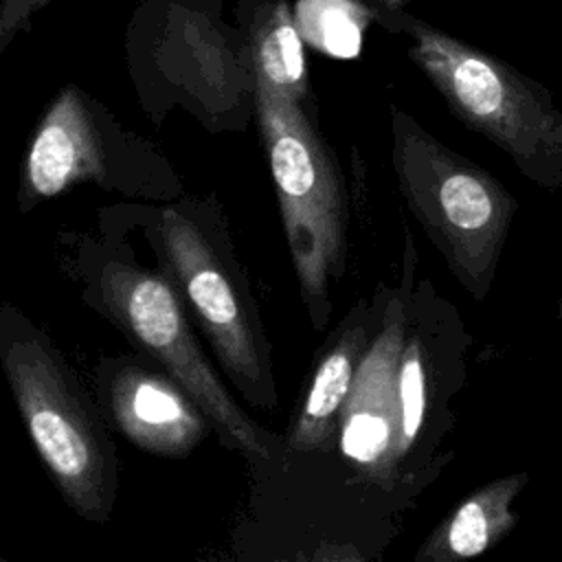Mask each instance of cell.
<instances>
[{
  "label": "cell",
  "mask_w": 562,
  "mask_h": 562,
  "mask_svg": "<svg viewBox=\"0 0 562 562\" xmlns=\"http://www.w3.org/2000/svg\"><path fill=\"white\" fill-rule=\"evenodd\" d=\"M391 162L400 193L450 274L485 301L518 200L485 167L452 151L411 114L393 110Z\"/></svg>",
  "instance_id": "1"
},
{
  "label": "cell",
  "mask_w": 562,
  "mask_h": 562,
  "mask_svg": "<svg viewBox=\"0 0 562 562\" xmlns=\"http://www.w3.org/2000/svg\"><path fill=\"white\" fill-rule=\"evenodd\" d=\"M0 358L24 426L68 505L108 520L116 496V459L105 426L57 349L7 305Z\"/></svg>",
  "instance_id": "2"
},
{
  "label": "cell",
  "mask_w": 562,
  "mask_h": 562,
  "mask_svg": "<svg viewBox=\"0 0 562 562\" xmlns=\"http://www.w3.org/2000/svg\"><path fill=\"white\" fill-rule=\"evenodd\" d=\"M408 57L448 110L494 143L540 189H562V110L549 90L503 59L417 18H400Z\"/></svg>",
  "instance_id": "3"
},
{
  "label": "cell",
  "mask_w": 562,
  "mask_h": 562,
  "mask_svg": "<svg viewBox=\"0 0 562 562\" xmlns=\"http://www.w3.org/2000/svg\"><path fill=\"white\" fill-rule=\"evenodd\" d=\"M257 116L279 195L301 296L316 327L327 323L329 285L345 272L347 193L334 151L301 108L257 79Z\"/></svg>",
  "instance_id": "4"
},
{
  "label": "cell",
  "mask_w": 562,
  "mask_h": 562,
  "mask_svg": "<svg viewBox=\"0 0 562 562\" xmlns=\"http://www.w3.org/2000/svg\"><path fill=\"white\" fill-rule=\"evenodd\" d=\"M101 296L116 321L200 404L226 443L248 457L270 459V437L237 406L204 358L173 288L158 274L110 263L101 272Z\"/></svg>",
  "instance_id": "5"
},
{
  "label": "cell",
  "mask_w": 562,
  "mask_h": 562,
  "mask_svg": "<svg viewBox=\"0 0 562 562\" xmlns=\"http://www.w3.org/2000/svg\"><path fill=\"white\" fill-rule=\"evenodd\" d=\"M160 235L169 268L226 373L239 391L263 408L277 406L270 349L252 301L222 261L206 233L178 209L160 213Z\"/></svg>",
  "instance_id": "6"
},
{
  "label": "cell",
  "mask_w": 562,
  "mask_h": 562,
  "mask_svg": "<svg viewBox=\"0 0 562 562\" xmlns=\"http://www.w3.org/2000/svg\"><path fill=\"white\" fill-rule=\"evenodd\" d=\"M411 283L404 294L384 301L371 345L360 360L349 395L340 411L338 441L342 454L371 481L391 485L397 443V364L406 338Z\"/></svg>",
  "instance_id": "7"
},
{
  "label": "cell",
  "mask_w": 562,
  "mask_h": 562,
  "mask_svg": "<svg viewBox=\"0 0 562 562\" xmlns=\"http://www.w3.org/2000/svg\"><path fill=\"white\" fill-rule=\"evenodd\" d=\"M452 307L430 296L413 294L408 307L406 338L397 364V443L395 474L404 481L406 465L413 463V474H424L426 446L439 439V404H446L450 391H441L443 373H439V334Z\"/></svg>",
  "instance_id": "8"
},
{
  "label": "cell",
  "mask_w": 562,
  "mask_h": 562,
  "mask_svg": "<svg viewBox=\"0 0 562 562\" xmlns=\"http://www.w3.org/2000/svg\"><path fill=\"white\" fill-rule=\"evenodd\" d=\"M105 402L119 430L151 454L184 457L209 432L211 419L191 393L171 373L151 367H119L105 386Z\"/></svg>",
  "instance_id": "9"
},
{
  "label": "cell",
  "mask_w": 562,
  "mask_h": 562,
  "mask_svg": "<svg viewBox=\"0 0 562 562\" xmlns=\"http://www.w3.org/2000/svg\"><path fill=\"white\" fill-rule=\"evenodd\" d=\"M105 176L99 127L75 88H66L46 110L24 162V191L33 200L53 198L81 180Z\"/></svg>",
  "instance_id": "10"
},
{
  "label": "cell",
  "mask_w": 562,
  "mask_h": 562,
  "mask_svg": "<svg viewBox=\"0 0 562 562\" xmlns=\"http://www.w3.org/2000/svg\"><path fill=\"white\" fill-rule=\"evenodd\" d=\"M378 303L356 305L340 325L338 336L321 356L294 424L288 432V448L312 452L327 448L338 432L340 411L349 395L351 382L364 358L380 321Z\"/></svg>",
  "instance_id": "11"
},
{
  "label": "cell",
  "mask_w": 562,
  "mask_h": 562,
  "mask_svg": "<svg viewBox=\"0 0 562 562\" xmlns=\"http://www.w3.org/2000/svg\"><path fill=\"white\" fill-rule=\"evenodd\" d=\"M527 483V472H512L472 490L432 527L413 560L461 562L496 547L518 522L514 503Z\"/></svg>",
  "instance_id": "12"
},
{
  "label": "cell",
  "mask_w": 562,
  "mask_h": 562,
  "mask_svg": "<svg viewBox=\"0 0 562 562\" xmlns=\"http://www.w3.org/2000/svg\"><path fill=\"white\" fill-rule=\"evenodd\" d=\"M255 70L257 79L288 97L301 101L307 94L303 35L283 4L277 7L257 31Z\"/></svg>",
  "instance_id": "13"
},
{
  "label": "cell",
  "mask_w": 562,
  "mask_h": 562,
  "mask_svg": "<svg viewBox=\"0 0 562 562\" xmlns=\"http://www.w3.org/2000/svg\"><path fill=\"white\" fill-rule=\"evenodd\" d=\"M367 11L353 0H301L296 26L316 48L334 57H353L362 42Z\"/></svg>",
  "instance_id": "14"
},
{
  "label": "cell",
  "mask_w": 562,
  "mask_h": 562,
  "mask_svg": "<svg viewBox=\"0 0 562 562\" xmlns=\"http://www.w3.org/2000/svg\"><path fill=\"white\" fill-rule=\"evenodd\" d=\"M48 0H4L0 7V50L11 42L29 15Z\"/></svg>",
  "instance_id": "15"
},
{
  "label": "cell",
  "mask_w": 562,
  "mask_h": 562,
  "mask_svg": "<svg viewBox=\"0 0 562 562\" xmlns=\"http://www.w3.org/2000/svg\"><path fill=\"white\" fill-rule=\"evenodd\" d=\"M380 2H382V4H386L389 9H400L406 0H380Z\"/></svg>",
  "instance_id": "16"
},
{
  "label": "cell",
  "mask_w": 562,
  "mask_h": 562,
  "mask_svg": "<svg viewBox=\"0 0 562 562\" xmlns=\"http://www.w3.org/2000/svg\"><path fill=\"white\" fill-rule=\"evenodd\" d=\"M558 318L562 323V292H560V301H558Z\"/></svg>",
  "instance_id": "17"
}]
</instances>
